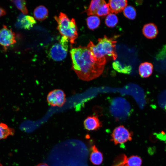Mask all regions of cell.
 Listing matches in <instances>:
<instances>
[{"instance_id": "obj_1", "label": "cell", "mask_w": 166, "mask_h": 166, "mask_svg": "<svg viewBox=\"0 0 166 166\" xmlns=\"http://www.w3.org/2000/svg\"><path fill=\"white\" fill-rule=\"evenodd\" d=\"M70 53L72 69L79 79L89 81L99 76L103 71L104 65L95 63L87 47L80 46L73 48Z\"/></svg>"}, {"instance_id": "obj_2", "label": "cell", "mask_w": 166, "mask_h": 166, "mask_svg": "<svg viewBox=\"0 0 166 166\" xmlns=\"http://www.w3.org/2000/svg\"><path fill=\"white\" fill-rule=\"evenodd\" d=\"M98 42L97 45H95L90 41L87 46L95 63L104 65L106 62V56L111 57L114 60L117 59L116 41L105 35L103 38H99Z\"/></svg>"}, {"instance_id": "obj_3", "label": "cell", "mask_w": 166, "mask_h": 166, "mask_svg": "<svg viewBox=\"0 0 166 166\" xmlns=\"http://www.w3.org/2000/svg\"><path fill=\"white\" fill-rule=\"evenodd\" d=\"M54 18L57 22V29L63 36L67 37L71 44L74 43L75 41L78 36L77 28L75 19L70 20L64 13L61 12L58 17Z\"/></svg>"}, {"instance_id": "obj_4", "label": "cell", "mask_w": 166, "mask_h": 166, "mask_svg": "<svg viewBox=\"0 0 166 166\" xmlns=\"http://www.w3.org/2000/svg\"><path fill=\"white\" fill-rule=\"evenodd\" d=\"M110 111L112 115L118 120L128 117L132 111L129 104L124 99L121 97L116 98L112 101Z\"/></svg>"}, {"instance_id": "obj_5", "label": "cell", "mask_w": 166, "mask_h": 166, "mask_svg": "<svg viewBox=\"0 0 166 166\" xmlns=\"http://www.w3.org/2000/svg\"><path fill=\"white\" fill-rule=\"evenodd\" d=\"M68 38L63 36L59 43L53 45L49 51L51 58L56 61H60L66 57L68 47Z\"/></svg>"}, {"instance_id": "obj_6", "label": "cell", "mask_w": 166, "mask_h": 166, "mask_svg": "<svg viewBox=\"0 0 166 166\" xmlns=\"http://www.w3.org/2000/svg\"><path fill=\"white\" fill-rule=\"evenodd\" d=\"M132 132L123 125L116 127L111 135V140L115 144L125 143L132 140Z\"/></svg>"}, {"instance_id": "obj_7", "label": "cell", "mask_w": 166, "mask_h": 166, "mask_svg": "<svg viewBox=\"0 0 166 166\" xmlns=\"http://www.w3.org/2000/svg\"><path fill=\"white\" fill-rule=\"evenodd\" d=\"M48 103L53 106L61 107L66 101L65 95L61 89H55L50 91L47 95Z\"/></svg>"}, {"instance_id": "obj_8", "label": "cell", "mask_w": 166, "mask_h": 166, "mask_svg": "<svg viewBox=\"0 0 166 166\" xmlns=\"http://www.w3.org/2000/svg\"><path fill=\"white\" fill-rule=\"evenodd\" d=\"M16 42L15 33L11 29L3 25L0 30V45L6 48Z\"/></svg>"}, {"instance_id": "obj_9", "label": "cell", "mask_w": 166, "mask_h": 166, "mask_svg": "<svg viewBox=\"0 0 166 166\" xmlns=\"http://www.w3.org/2000/svg\"><path fill=\"white\" fill-rule=\"evenodd\" d=\"M85 128L89 131L96 130L102 126L97 117L94 115L88 117L84 121Z\"/></svg>"}, {"instance_id": "obj_10", "label": "cell", "mask_w": 166, "mask_h": 166, "mask_svg": "<svg viewBox=\"0 0 166 166\" xmlns=\"http://www.w3.org/2000/svg\"><path fill=\"white\" fill-rule=\"evenodd\" d=\"M36 23L34 18L29 15H22L18 19L17 25L20 27L25 30H30Z\"/></svg>"}, {"instance_id": "obj_11", "label": "cell", "mask_w": 166, "mask_h": 166, "mask_svg": "<svg viewBox=\"0 0 166 166\" xmlns=\"http://www.w3.org/2000/svg\"><path fill=\"white\" fill-rule=\"evenodd\" d=\"M126 0H110L108 3L111 12L117 14L121 12L127 5Z\"/></svg>"}, {"instance_id": "obj_12", "label": "cell", "mask_w": 166, "mask_h": 166, "mask_svg": "<svg viewBox=\"0 0 166 166\" xmlns=\"http://www.w3.org/2000/svg\"><path fill=\"white\" fill-rule=\"evenodd\" d=\"M142 33L147 38L152 39L155 38L158 33L156 26L153 23L145 24L142 29Z\"/></svg>"}, {"instance_id": "obj_13", "label": "cell", "mask_w": 166, "mask_h": 166, "mask_svg": "<svg viewBox=\"0 0 166 166\" xmlns=\"http://www.w3.org/2000/svg\"><path fill=\"white\" fill-rule=\"evenodd\" d=\"M153 65L151 63L145 62L141 63L139 67V73L140 76L143 78L149 77L152 74Z\"/></svg>"}, {"instance_id": "obj_14", "label": "cell", "mask_w": 166, "mask_h": 166, "mask_svg": "<svg viewBox=\"0 0 166 166\" xmlns=\"http://www.w3.org/2000/svg\"><path fill=\"white\" fill-rule=\"evenodd\" d=\"M91 149V152L90 157L91 162L94 165H100L103 160L102 154L98 150L95 145L93 146Z\"/></svg>"}, {"instance_id": "obj_15", "label": "cell", "mask_w": 166, "mask_h": 166, "mask_svg": "<svg viewBox=\"0 0 166 166\" xmlns=\"http://www.w3.org/2000/svg\"><path fill=\"white\" fill-rule=\"evenodd\" d=\"M48 11L47 9L44 6L41 5L37 7L34 12L35 18L39 21L45 19L48 17Z\"/></svg>"}, {"instance_id": "obj_16", "label": "cell", "mask_w": 166, "mask_h": 166, "mask_svg": "<svg viewBox=\"0 0 166 166\" xmlns=\"http://www.w3.org/2000/svg\"><path fill=\"white\" fill-rule=\"evenodd\" d=\"M112 66L113 69L116 71L124 74H130L132 69L130 65L123 64L118 61L113 62Z\"/></svg>"}, {"instance_id": "obj_17", "label": "cell", "mask_w": 166, "mask_h": 166, "mask_svg": "<svg viewBox=\"0 0 166 166\" xmlns=\"http://www.w3.org/2000/svg\"><path fill=\"white\" fill-rule=\"evenodd\" d=\"M105 2L103 0H92L88 8L85 10L86 12L89 16L95 15L98 9L101 5Z\"/></svg>"}, {"instance_id": "obj_18", "label": "cell", "mask_w": 166, "mask_h": 166, "mask_svg": "<svg viewBox=\"0 0 166 166\" xmlns=\"http://www.w3.org/2000/svg\"><path fill=\"white\" fill-rule=\"evenodd\" d=\"M14 130L6 124L0 123V139H4L14 134Z\"/></svg>"}, {"instance_id": "obj_19", "label": "cell", "mask_w": 166, "mask_h": 166, "mask_svg": "<svg viewBox=\"0 0 166 166\" xmlns=\"http://www.w3.org/2000/svg\"><path fill=\"white\" fill-rule=\"evenodd\" d=\"M86 22L89 28L94 30L97 28L100 24L99 18L96 15H92L88 17L86 19Z\"/></svg>"}, {"instance_id": "obj_20", "label": "cell", "mask_w": 166, "mask_h": 166, "mask_svg": "<svg viewBox=\"0 0 166 166\" xmlns=\"http://www.w3.org/2000/svg\"><path fill=\"white\" fill-rule=\"evenodd\" d=\"M118 22L117 17L115 14L112 13H110L107 15L105 21L106 25L109 27H115Z\"/></svg>"}, {"instance_id": "obj_21", "label": "cell", "mask_w": 166, "mask_h": 166, "mask_svg": "<svg viewBox=\"0 0 166 166\" xmlns=\"http://www.w3.org/2000/svg\"><path fill=\"white\" fill-rule=\"evenodd\" d=\"M123 14L126 18L131 20L134 19L136 15V9L131 6H127L123 10Z\"/></svg>"}, {"instance_id": "obj_22", "label": "cell", "mask_w": 166, "mask_h": 166, "mask_svg": "<svg viewBox=\"0 0 166 166\" xmlns=\"http://www.w3.org/2000/svg\"><path fill=\"white\" fill-rule=\"evenodd\" d=\"M111 12L108 3L105 2L100 6L96 13V15L101 17H104L108 15Z\"/></svg>"}, {"instance_id": "obj_23", "label": "cell", "mask_w": 166, "mask_h": 166, "mask_svg": "<svg viewBox=\"0 0 166 166\" xmlns=\"http://www.w3.org/2000/svg\"><path fill=\"white\" fill-rule=\"evenodd\" d=\"M128 166H141L142 160L137 156H132L127 159Z\"/></svg>"}, {"instance_id": "obj_24", "label": "cell", "mask_w": 166, "mask_h": 166, "mask_svg": "<svg viewBox=\"0 0 166 166\" xmlns=\"http://www.w3.org/2000/svg\"><path fill=\"white\" fill-rule=\"evenodd\" d=\"M11 1L23 14H28V10L26 6L25 1L19 0H13Z\"/></svg>"}, {"instance_id": "obj_25", "label": "cell", "mask_w": 166, "mask_h": 166, "mask_svg": "<svg viewBox=\"0 0 166 166\" xmlns=\"http://www.w3.org/2000/svg\"><path fill=\"white\" fill-rule=\"evenodd\" d=\"M127 158L124 154L118 156L115 160L113 166H128Z\"/></svg>"}, {"instance_id": "obj_26", "label": "cell", "mask_w": 166, "mask_h": 166, "mask_svg": "<svg viewBox=\"0 0 166 166\" xmlns=\"http://www.w3.org/2000/svg\"><path fill=\"white\" fill-rule=\"evenodd\" d=\"M6 14V11L0 7V17L5 15Z\"/></svg>"}, {"instance_id": "obj_27", "label": "cell", "mask_w": 166, "mask_h": 166, "mask_svg": "<svg viewBox=\"0 0 166 166\" xmlns=\"http://www.w3.org/2000/svg\"><path fill=\"white\" fill-rule=\"evenodd\" d=\"M36 166H49L46 163H40Z\"/></svg>"}, {"instance_id": "obj_28", "label": "cell", "mask_w": 166, "mask_h": 166, "mask_svg": "<svg viewBox=\"0 0 166 166\" xmlns=\"http://www.w3.org/2000/svg\"><path fill=\"white\" fill-rule=\"evenodd\" d=\"M164 109H165V111H166V104L165 105V106H164Z\"/></svg>"}, {"instance_id": "obj_29", "label": "cell", "mask_w": 166, "mask_h": 166, "mask_svg": "<svg viewBox=\"0 0 166 166\" xmlns=\"http://www.w3.org/2000/svg\"><path fill=\"white\" fill-rule=\"evenodd\" d=\"M0 166H2V164L0 163Z\"/></svg>"}]
</instances>
